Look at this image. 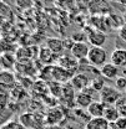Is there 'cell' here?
<instances>
[{
  "mask_svg": "<svg viewBox=\"0 0 126 129\" xmlns=\"http://www.w3.org/2000/svg\"><path fill=\"white\" fill-rule=\"evenodd\" d=\"M106 60H107V52L104 47H95V46L90 47L87 55V62L90 64L101 68L104 64H106Z\"/></svg>",
  "mask_w": 126,
  "mask_h": 129,
  "instance_id": "7a4b0ae2",
  "label": "cell"
},
{
  "mask_svg": "<svg viewBox=\"0 0 126 129\" xmlns=\"http://www.w3.org/2000/svg\"><path fill=\"white\" fill-rule=\"evenodd\" d=\"M115 88H116L119 92L126 91V77H124V76L117 77V78L115 80Z\"/></svg>",
  "mask_w": 126,
  "mask_h": 129,
  "instance_id": "7402d4cb",
  "label": "cell"
},
{
  "mask_svg": "<svg viewBox=\"0 0 126 129\" xmlns=\"http://www.w3.org/2000/svg\"><path fill=\"white\" fill-rule=\"evenodd\" d=\"M73 40L74 42H85L87 41V35L84 32H76L73 35Z\"/></svg>",
  "mask_w": 126,
  "mask_h": 129,
  "instance_id": "cb8c5ba5",
  "label": "cell"
},
{
  "mask_svg": "<svg viewBox=\"0 0 126 129\" xmlns=\"http://www.w3.org/2000/svg\"><path fill=\"white\" fill-rule=\"evenodd\" d=\"M106 24H107V27H110L111 26V29H117V30H120L121 26L125 24V21H124V17H122V16L111 15V16L107 17Z\"/></svg>",
  "mask_w": 126,
  "mask_h": 129,
  "instance_id": "ffe728a7",
  "label": "cell"
},
{
  "mask_svg": "<svg viewBox=\"0 0 126 129\" xmlns=\"http://www.w3.org/2000/svg\"><path fill=\"white\" fill-rule=\"evenodd\" d=\"M55 58H60V57L56 56L54 52H51V50H49L46 46L39 50V60L45 66H51Z\"/></svg>",
  "mask_w": 126,
  "mask_h": 129,
  "instance_id": "ac0fdd59",
  "label": "cell"
},
{
  "mask_svg": "<svg viewBox=\"0 0 126 129\" xmlns=\"http://www.w3.org/2000/svg\"><path fill=\"white\" fill-rule=\"evenodd\" d=\"M6 106H8V96L5 93H0V111L5 109Z\"/></svg>",
  "mask_w": 126,
  "mask_h": 129,
  "instance_id": "4316f807",
  "label": "cell"
},
{
  "mask_svg": "<svg viewBox=\"0 0 126 129\" xmlns=\"http://www.w3.org/2000/svg\"><path fill=\"white\" fill-rule=\"evenodd\" d=\"M106 84L104 83V80L101 78V77H95V78H93V81H91V87L94 88L95 91H101L104 87H105Z\"/></svg>",
  "mask_w": 126,
  "mask_h": 129,
  "instance_id": "603a6c76",
  "label": "cell"
},
{
  "mask_svg": "<svg viewBox=\"0 0 126 129\" xmlns=\"http://www.w3.org/2000/svg\"><path fill=\"white\" fill-rule=\"evenodd\" d=\"M64 119V113L60 108L58 107H52L50 108L45 114V120H46V125H56L60 124V122Z\"/></svg>",
  "mask_w": 126,
  "mask_h": 129,
  "instance_id": "9c48e42d",
  "label": "cell"
},
{
  "mask_svg": "<svg viewBox=\"0 0 126 129\" xmlns=\"http://www.w3.org/2000/svg\"><path fill=\"white\" fill-rule=\"evenodd\" d=\"M59 66L63 67L65 70H67L69 72L74 73L76 70H79L80 63L76 58H74L73 56H61L59 58Z\"/></svg>",
  "mask_w": 126,
  "mask_h": 129,
  "instance_id": "7c38bea8",
  "label": "cell"
},
{
  "mask_svg": "<svg viewBox=\"0 0 126 129\" xmlns=\"http://www.w3.org/2000/svg\"><path fill=\"white\" fill-rule=\"evenodd\" d=\"M119 3H120L121 5H125L126 6V0H119Z\"/></svg>",
  "mask_w": 126,
  "mask_h": 129,
  "instance_id": "1f68e13d",
  "label": "cell"
},
{
  "mask_svg": "<svg viewBox=\"0 0 126 129\" xmlns=\"http://www.w3.org/2000/svg\"><path fill=\"white\" fill-rule=\"evenodd\" d=\"M93 91H95V89L90 86L89 88H86V89H84V91L79 92V93L76 94V97H75V103H76V106H78V107H81V108H86V109H87V107L94 102V98H93Z\"/></svg>",
  "mask_w": 126,
  "mask_h": 129,
  "instance_id": "277c9868",
  "label": "cell"
},
{
  "mask_svg": "<svg viewBox=\"0 0 126 129\" xmlns=\"http://www.w3.org/2000/svg\"><path fill=\"white\" fill-rule=\"evenodd\" d=\"M87 41L95 47H102V45L106 42V35L105 32L97 29H91L87 32Z\"/></svg>",
  "mask_w": 126,
  "mask_h": 129,
  "instance_id": "ba28073f",
  "label": "cell"
},
{
  "mask_svg": "<svg viewBox=\"0 0 126 129\" xmlns=\"http://www.w3.org/2000/svg\"><path fill=\"white\" fill-rule=\"evenodd\" d=\"M104 118L109 123H115L120 118L119 109L115 106H106V109H105V113H104Z\"/></svg>",
  "mask_w": 126,
  "mask_h": 129,
  "instance_id": "d6986e66",
  "label": "cell"
},
{
  "mask_svg": "<svg viewBox=\"0 0 126 129\" xmlns=\"http://www.w3.org/2000/svg\"><path fill=\"white\" fill-rule=\"evenodd\" d=\"M19 122L25 129H45L46 128V120L45 115H41L39 113L25 112L19 115Z\"/></svg>",
  "mask_w": 126,
  "mask_h": 129,
  "instance_id": "6da1fadb",
  "label": "cell"
},
{
  "mask_svg": "<svg viewBox=\"0 0 126 129\" xmlns=\"http://www.w3.org/2000/svg\"><path fill=\"white\" fill-rule=\"evenodd\" d=\"M46 47L51 50V52H54L56 56L61 57V53L65 50V45H64V40L52 37V39H47L46 41Z\"/></svg>",
  "mask_w": 126,
  "mask_h": 129,
  "instance_id": "2e32d148",
  "label": "cell"
},
{
  "mask_svg": "<svg viewBox=\"0 0 126 129\" xmlns=\"http://www.w3.org/2000/svg\"><path fill=\"white\" fill-rule=\"evenodd\" d=\"M85 129H110V123L104 117L91 118L87 120Z\"/></svg>",
  "mask_w": 126,
  "mask_h": 129,
  "instance_id": "e0dca14e",
  "label": "cell"
},
{
  "mask_svg": "<svg viewBox=\"0 0 126 129\" xmlns=\"http://www.w3.org/2000/svg\"><path fill=\"white\" fill-rule=\"evenodd\" d=\"M0 129H25L19 120H8L5 124H3Z\"/></svg>",
  "mask_w": 126,
  "mask_h": 129,
  "instance_id": "44dd1931",
  "label": "cell"
},
{
  "mask_svg": "<svg viewBox=\"0 0 126 129\" xmlns=\"http://www.w3.org/2000/svg\"><path fill=\"white\" fill-rule=\"evenodd\" d=\"M15 3L20 9H28V8L31 6L32 4L31 0H15Z\"/></svg>",
  "mask_w": 126,
  "mask_h": 129,
  "instance_id": "d4e9b609",
  "label": "cell"
},
{
  "mask_svg": "<svg viewBox=\"0 0 126 129\" xmlns=\"http://www.w3.org/2000/svg\"><path fill=\"white\" fill-rule=\"evenodd\" d=\"M122 106H126V97L125 96L120 97V99H119V101L116 102V104H115L116 108H120V107H122Z\"/></svg>",
  "mask_w": 126,
  "mask_h": 129,
  "instance_id": "f1b7e54d",
  "label": "cell"
},
{
  "mask_svg": "<svg viewBox=\"0 0 126 129\" xmlns=\"http://www.w3.org/2000/svg\"><path fill=\"white\" fill-rule=\"evenodd\" d=\"M122 17H124V21H125V24H126V13L124 14V16H122Z\"/></svg>",
  "mask_w": 126,
  "mask_h": 129,
  "instance_id": "d6a6232c",
  "label": "cell"
},
{
  "mask_svg": "<svg viewBox=\"0 0 126 129\" xmlns=\"http://www.w3.org/2000/svg\"><path fill=\"white\" fill-rule=\"evenodd\" d=\"M73 77H74V73H71L67 70L60 67L59 64L54 66V68H52V82L66 83V82H70Z\"/></svg>",
  "mask_w": 126,
  "mask_h": 129,
  "instance_id": "52a82bcc",
  "label": "cell"
},
{
  "mask_svg": "<svg viewBox=\"0 0 126 129\" xmlns=\"http://www.w3.org/2000/svg\"><path fill=\"white\" fill-rule=\"evenodd\" d=\"M0 55H1V50H0Z\"/></svg>",
  "mask_w": 126,
  "mask_h": 129,
  "instance_id": "836d02e7",
  "label": "cell"
},
{
  "mask_svg": "<svg viewBox=\"0 0 126 129\" xmlns=\"http://www.w3.org/2000/svg\"><path fill=\"white\" fill-rule=\"evenodd\" d=\"M99 94H100V101L106 106H115L116 102L120 99V97L122 96L121 92H119L115 87L111 86H105Z\"/></svg>",
  "mask_w": 126,
  "mask_h": 129,
  "instance_id": "3957f363",
  "label": "cell"
},
{
  "mask_svg": "<svg viewBox=\"0 0 126 129\" xmlns=\"http://www.w3.org/2000/svg\"><path fill=\"white\" fill-rule=\"evenodd\" d=\"M17 58L11 52H3L0 55V67L4 71H11L13 68H15Z\"/></svg>",
  "mask_w": 126,
  "mask_h": 129,
  "instance_id": "8fae6325",
  "label": "cell"
},
{
  "mask_svg": "<svg viewBox=\"0 0 126 129\" xmlns=\"http://www.w3.org/2000/svg\"><path fill=\"white\" fill-rule=\"evenodd\" d=\"M111 63L115 66L125 67L126 66V48H115L111 53Z\"/></svg>",
  "mask_w": 126,
  "mask_h": 129,
  "instance_id": "9a60e30c",
  "label": "cell"
},
{
  "mask_svg": "<svg viewBox=\"0 0 126 129\" xmlns=\"http://www.w3.org/2000/svg\"><path fill=\"white\" fill-rule=\"evenodd\" d=\"M45 129H64L60 124H56V125H46Z\"/></svg>",
  "mask_w": 126,
  "mask_h": 129,
  "instance_id": "4dcf8cb0",
  "label": "cell"
},
{
  "mask_svg": "<svg viewBox=\"0 0 126 129\" xmlns=\"http://www.w3.org/2000/svg\"><path fill=\"white\" fill-rule=\"evenodd\" d=\"M100 73L102 77L107 78V80H116L119 77V73H120V70L117 66H115L114 63H106L104 64L101 68H100Z\"/></svg>",
  "mask_w": 126,
  "mask_h": 129,
  "instance_id": "5bb4252c",
  "label": "cell"
},
{
  "mask_svg": "<svg viewBox=\"0 0 126 129\" xmlns=\"http://www.w3.org/2000/svg\"><path fill=\"white\" fill-rule=\"evenodd\" d=\"M119 36H120V39H121L122 41L126 42V24H124V25L121 26V29L119 30Z\"/></svg>",
  "mask_w": 126,
  "mask_h": 129,
  "instance_id": "83f0119b",
  "label": "cell"
},
{
  "mask_svg": "<svg viewBox=\"0 0 126 129\" xmlns=\"http://www.w3.org/2000/svg\"><path fill=\"white\" fill-rule=\"evenodd\" d=\"M70 84H71L73 88H75L79 92H81V91H84V89H86L91 86V80L86 73L81 72V73L74 75V77L70 81Z\"/></svg>",
  "mask_w": 126,
  "mask_h": 129,
  "instance_id": "5b68a950",
  "label": "cell"
},
{
  "mask_svg": "<svg viewBox=\"0 0 126 129\" xmlns=\"http://www.w3.org/2000/svg\"><path fill=\"white\" fill-rule=\"evenodd\" d=\"M117 109H119V113H120V117L126 118V106H122V107H120Z\"/></svg>",
  "mask_w": 126,
  "mask_h": 129,
  "instance_id": "f546056e",
  "label": "cell"
},
{
  "mask_svg": "<svg viewBox=\"0 0 126 129\" xmlns=\"http://www.w3.org/2000/svg\"><path fill=\"white\" fill-rule=\"evenodd\" d=\"M90 47L86 42H75L74 46L71 47L70 52L71 56L74 58H76L78 61H82V60H87V55H89Z\"/></svg>",
  "mask_w": 126,
  "mask_h": 129,
  "instance_id": "8992f818",
  "label": "cell"
},
{
  "mask_svg": "<svg viewBox=\"0 0 126 129\" xmlns=\"http://www.w3.org/2000/svg\"><path fill=\"white\" fill-rule=\"evenodd\" d=\"M116 127H117V129H126V118H124V117H120L115 123H114Z\"/></svg>",
  "mask_w": 126,
  "mask_h": 129,
  "instance_id": "484cf974",
  "label": "cell"
},
{
  "mask_svg": "<svg viewBox=\"0 0 126 129\" xmlns=\"http://www.w3.org/2000/svg\"><path fill=\"white\" fill-rule=\"evenodd\" d=\"M16 84V77L11 71H0V87L6 89H13Z\"/></svg>",
  "mask_w": 126,
  "mask_h": 129,
  "instance_id": "30bf717a",
  "label": "cell"
},
{
  "mask_svg": "<svg viewBox=\"0 0 126 129\" xmlns=\"http://www.w3.org/2000/svg\"><path fill=\"white\" fill-rule=\"evenodd\" d=\"M106 109V104L101 101H94L86 109V112L91 115V118H100L104 117V113Z\"/></svg>",
  "mask_w": 126,
  "mask_h": 129,
  "instance_id": "4fadbf2b",
  "label": "cell"
}]
</instances>
